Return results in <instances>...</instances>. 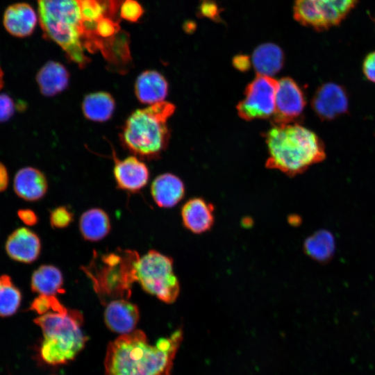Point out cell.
I'll use <instances>...</instances> for the list:
<instances>
[{"label": "cell", "instance_id": "cell-1", "mask_svg": "<svg viewBox=\"0 0 375 375\" xmlns=\"http://www.w3.org/2000/svg\"><path fill=\"white\" fill-rule=\"evenodd\" d=\"M43 35L57 44L80 68L90 62L85 51L103 53L100 22L117 18L124 0H35ZM121 18V17H120Z\"/></svg>", "mask_w": 375, "mask_h": 375}, {"label": "cell", "instance_id": "cell-2", "mask_svg": "<svg viewBox=\"0 0 375 375\" xmlns=\"http://www.w3.org/2000/svg\"><path fill=\"white\" fill-rule=\"evenodd\" d=\"M183 339L181 329L151 344L141 330L121 335L108 346L106 375H171L173 360Z\"/></svg>", "mask_w": 375, "mask_h": 375}, {"label": "cell", "instance_id": "cell-3", "mask_svg": "<svg viewBox=\"0 0 375 375\" xmlns=\"http://www.w3.org/2000/svg\"><path fill=\"white\" fill-rule=\"evenodd\" d=\"M269 156L265 165L294 176L326 158L323 141L297 123L274 125L265 134Z\"/></svg>", "mask_w": 375, "mask_h": 375}, {"label": "cell", "instance_id": "cell-4", "mask_svg": "<svg viewBox=\"0 0 375 375\" xmlns=\"http://www.w3.org/2000/svg\"><path fill=\"white\" fill-rule=\"evenodd\" d=\"M175 109L173 103L163 101L135 110L125 121L119 134L122 146L141 160L160 158L169 144L167 120Z\"/></svg>", "mask_w": 375, "mask_h": 375}, {"label": "cell", "instance_id": "cell-5", "mask_svg": "<svg viewBox=\"0 0 375 375\" xmlns=\"http://www.w3.org/2000/svg\"><path fill=\"white\" fill-rule=\"evenodd\" d=\"M136 251L118 248L115 251H94L92 257L81 270L90 278L101 303L106 306L113 300L128 299L136 281Z\"/></svg>", "mask_w": 375, "mask_h": 375}, {"label": "cell", "instance_id": "cell-6", "mask_svg": "<svg viewBox=\"0 0 375 375\" xmlns=\"http://www.w3.org/2000/svg\"><path fill=\"white\" fill-rule=\"evenodd\" d=\"M81 312L63 306L34 319L42 331L40 347L41 359L51 365H61L73 360L83 349L87 337L82 330Z\"/></svg>", "mask_w": 375, "mask_h": 375}, {"label": "cell", "instance_id": "cell-7", "mask_svg": "<svg viewBox=\"0 0 375 375\" xmlns=\"http://www.w3.org/2000/svg\"><path fill=\"white\" fill-rule=\"evenodd\" d=\"M136 281L144 291L166 303H172L180 292L179 281L173 269V259L151 249L140 258Z\"/></svg>", "mask_w": 375, "mask_h": 375}, {"label": "cell", "instance_id": "cell-8", "mask_svg": "<svg viewBox=\"0 0 375 375\" xmlns=\"http://www.w3.org/2000/svg\"><path fill=\"white\" fill-rule=\"evenodd\" d=\"M359 0H294L293 17L301 25L321 32L337 26Z\"/></svg>", "mask_w": 375, "mask_h": 375}, {"label": "cell", "instance_id": "cell-9", "mask_svg": "<svg viewBox=\"0 0 375 375\" xmlns=\"http://www.w3.org/2000/svg\"><path fill=\"white\" fill-rule=\"evenodd\" d=\"M277 88L278 81L273 77L258 74L247 86L244 98L237 105L239 116L247 121L272 117Z\"/></svg>", "mask_w": 375, "mask_h": 375}, {"label": "cell", "instance_id": "cell-10", "mask_svg": "<svg viewBox=\"0 0 375 375\" xmlns=\"http://www.w3.org/2000/svg\"><path fill=\"white\" fill-rule=\"evenodd\" d=\"M306 103L300 86L290 77L282 78L278 81L273 123L274 125L297 123L303 114Z\"/></svg>", "mask_w": 375, "mask_h": 375}, {"label": "cell", "instance_id": "cell-11", "mask_svg": "<svg viewBox=\"0 0 375 375\" xmlns=\"http://www.w3.org/2000/svg\"><path fill=\"white\" fill-rule=\"evenodd\" d=\"M311 106L320 119L331 121L348 112L349 97L343 86L327 82L317 89Z\"/></svg>", "mask_w": 375, "mask_h": 375}, {"label": "cell", "instance_id": "cell-12", "mask_svg": "<svg viewBox=\"0 0 375 375\" xmlns=\"http://www.w3.org/2000/svg\"><path fill=\"white\" fill-rule=\"evenodd\" d=\"M114 178L120 190L137 192L146 186L149 179V170L147 165L135 156L119 160L114 155Z\"/></svg>", "mask_w": 375, "mask_h": 375}, {"label": "cell", "instance_id": "cell-13", "mask_svg": "<svg viewBox=\"0 0 375 375\" xmlns=\"http://www.w3.org/2000/svg\"><path fill=\"white\" fill-rule=\"evenodd\" d=\"M139 318L138 306L128 299L113 300L106 305L104 311V321L108 328L121 335L134 331Z\"/></svg>", "mask_w": 375, "mask_h": 375}, {"label": "cell", "instance_id": "cell-14", "mask_svg": "<svg viewBox=\"0 0 375 375\" xmlns=\"http://www.w3.org/2000/svg\"><path fill=\"white\" fill-rule=\"evenodd\" d=\"M214 206L201 197L187 201L181 208L183 226L195 234L209 231L215 222Z\"/></svg>", "mask_w": 375, "mask_h": 375}, {"label": "cell", "instance_id": "cell-15", "mask_svg": "<svg viewBox=\"0 0 375 375\" xmlns=\"http://www.w3.org/2000/svg\"><path fill=\"white\" fill-rule=\"evenodd\" d=\"M38 20V16L31 5L17 3L6 8L3 23L10 35L17 38H26L33 33Z\"/></svg>", "mask_w": 375, "mask_h": 375}, {"label": "cell", "instance_id": "cell-16", "mask_svg": "<svg viewBox=\"0 0 375 375\" xmlns=\"http://www.w3.org/2000/svg\"><path fill=\"white\" fill-rule=\"evenodd\" d=\"M6 249L12 259L30 263L38 258L41 251V243L35 233L26 228H20L9 236Z\"/></svg>", "mask_w": 375, "mask_h": 375}, {"label": "cell", "instance_id": "cell-17", "mask_svg": "<svg viewBox=\"0 0 375 375\" xmlns=\"http://www.w3.org/2000/svg\"><path fill=\"white\" fill-rule=\"evenodd\" d=\"M151 194L160 208H169L178 204L185 195V186L180 178L165 173L155 178L151 185Z\"/></svg>", "mask_w": 375, "mask_h": 375}, {"label": "cell", "instance_id": "cell-18", "mask_svg": "<svg viewBox=\"0 0 375 375\" xmlns=\"http://www.w3.org/2000/svg\"><path fill=\"white\" fill-rule=\"evenodd\" d=\"M134 88L140 102L151 105L165 100L168 93V83L160 72L146 70L137 77Z\"/></svg>", "mask_w": 375, "mask_h": 375}, {"label": "cell", "instance_id": "cell-19", "mask_svg": "<svg viewBox=\"0 0 375 375\" xmlns=\"http://www.w3.org/2000/svg\"><path fill=\"white\" fill-rule=\"evenodd\" d=\"M69 72L65 65L50 60L38 71L36 81L41 93L51 97L66 90L69 85Z\"/></svg>", "mask_w": 375, "mask_h": 375}, {"label": "cell", "instance_id": "cell-20", "mask_svg": "<svg viewBox=\"0 0 375 375\" xmlns=\"http://www.w3.org/2000/svg\"><path fill=\"white\" fill-rule=\"evenodd\" d=\"M48 184L44 174L39 169L26 167L19 169L14 179V189L21 198L36 201L42 198L47 191Z\"/></svg>", "mask_w": 375, "mask_h": 375}, {"label": "cell", "instance_id": "cell-21", "mask_svg": "<svg viewBox=\"0 0 375 375\" xmlns=\"http://www.w3.org/2000/svg\"><path fill=\"white\" fill-rule=\"evenodd\" d=\"M284 62L283 51L276 44L262 43L253 51L251 63L258 75L272 76L278 73Z\"/></svg>", "mask_w": 375, "mask_h": 375}, {"label": "cell", "instance_id": "cell-22", "mask_svg": "<svg viewBox=\"0 0 375 375\" xmlns=\"http://www.w3.org/2000/svg\"><path fill=\"white\" fill-rule=\"evenodd\" d=\"M79 231L84 240L98 242L106 237L111 229L109 216L103 210L93 208L85 211L78 222Z\"/></svg>", "mask_w": 375, "mask_h": 375}, {"label": "cell", "instance_id": "cell-23", "mask_svg": "<svg viewBox=\"0 0 375 375\" xmlns=\"http://www.w3.org/2000/svg\"><path fill=\"white\" fill-rule=\"evenodd\" d=\"M336 250L333 234L326 229H320L309 235L303 242L305 253L314 260L325 264L333 258Z\"/></svg>", "mask_w": 375, "mask_h": 375}, {"label": "cell", "instance_id": "cell-24", "mask_svg": "<svg viewBox=\"0 0 375 375\" xmlns=\"http://www.w3.org/2000/svg\"><path fill=\"white\" fill-rule=\"evenodd\" d=\"M81 108L86 119L103 122L112 117L115 109V101L108 92H92L85 96Z\"/></svg>", "mask_w": 375, "mask_h": 375}, {"label": "cell", "instance_id": "cell-25", "mask_svg": "<svg viewBox=\"0 0 375 375\" xmlns=\"http://www.w3.org/2000/svg\"><path fill=\"white\" fill-rule=\"evenodd\" d=\"M64 279L61 271L51 265L38 267L31 277V289L40 295L55 296L64 293Z\"/></svg>", "mask_w": 375, "mask_h": 375}, {"label": "cell", "instance_id": "cell-26", "mask_svg": "<svg viewBox=\"0 0 375 375\" xmlns=\"http://www.w3.org/2000/svg\"><path fill=\"white\" fill-rule=\"evenodd\" d=\"M0 278V316L8 317L19 308L21 293L12 283L9 276L4 275Z\"/></svg>", "mask_w": 375, "mask_h": 375}, {"label": "cell", "instance_id": "cell-27", "mask_svg": "<svg viewBox=\"0 0 375 375\" xmlns=\"http://www.w3.org/2000/svg\"><path fill=\"white\" fill-rule=\"evenodd\" d=\"M56 296L40 295L31 304V310L42 315L51 310H57L62 307Z\"/></svg>", "mask_w": 375, "mask_h": 375}, {"label": "cell", "instance_id": "cell-28", "mask_svg": "<svg viewBox=\"0 0 375 375\" xmlns=\"http://www.w3.org/2000/svg\"><path fill=\"white\" fill-rule=\"evenodd\" d=\"M143 12L142 6L136 0H124L120 7L119 16L121 19L136 22L142 17Z\"/></svg>", "mask_w": 375, "mask_h": 375}, {"label": "cell", "instance_id": "cell-29", "mask_svg": "<svg viewBox=\"0 0 375 375\" xmlns=\"http://www.w3.org/2000/svg\"><path fill=\"white\" fill-rule=\"evenodd\" d=\"M74 215L66 206H59L54 208L50 215V223L56 228H65L73 221Z\"/></svg>", "mask_w": 375, "mask_h": 375}, {"label": "cell", "instance_id": "cell-30", "mask_svg": "<svg viewBox=\"0 0 375 375\" xmlns=\"http://www.w3.org/2000/svg\"><path fill=\"white\" fill-rule=\"evenodd\" d=\"M198 13L203 17L219 22L220 9L219 6L212 0H203L199 6Z\"/></svg>", "mask_w": 375, "mask_h": 375}, {"label": "cell", "instance_id": "cell-31", "mask_svg": "<svg viewBox=\"0 0 375 375\" xmlns=\"http://www.w3.org/2000/svg\"><path fill=\"white\" fill-rule=\"evenodd\" d=\"M15 110V103L6 94H0V122L9 120Z\"/></svg>", "mask_w": 375, "mask_h": 375}, {"label": "cell", "instance_id": "cell-32", "mask_svg": "<svg viewBox=\"0 0 375 375\" xmlns=\"http://www.w3.org/2000/svg\"><path fill=\"white\" fill-rule=\"evenodd\" d=\"M362 69L366 78L375 83V51L369 53L365 56Z\"/></svg>", "mask_w": 375, "mask_h": 375}, {"label": "cell", "instance_id": "cell-33", "mask_svg": "<svg viewBox=\"0 0 375 375\" xmlns=\"http://www.w3.org/2000/svg\"><path fill=\"white\" fill-rule=\"evenodd\" d=\"M233 64L237 69L243 72L250 68L251 62L249 56L240 54L233 58Z\"/></svg>", "mask_w": 375, "mask_h": 375}, {"label": "cell", "instance_id": "cell-34", "mask_svg": "<svg viewBox=\"0 0 375 375\" xmlns=\"http://www.w3.org/2000/svg\"><path fill=\"white\" fill-rule=\"evenodd\" d=\"M19 217L27 225H34L38 222L36 214L28 209L19 210Z\"/></svg>", "mask_w": 375, "mask_h": 375}, {"label": "cell", "instance_id": "cell-35", "mask_svg": "<svg viewBox=\"0 0 375 375\" xmlns=\"http://www.w3.org/2000/svg\"><path fill=\"white\" fill-rule=\"evenodd\" d=\"M8 183V174L5 166L0 162V192L4 190Z\"/></svg>", "mask_w": 375, "mask_h": 375}, {"label": "cell", "instance_id": "cell-36", "mask_svg": "<svg viewBox=\"0 0 375 375\" xmlns=\"http://www.w3.org/2000/svg\"><path fill=\"white\" fill-rule=\"evenodd\" d=\"M3 85V74L0 67V90L2 88Z\"/></svg>", "mask_w": 375, "mask_h": 375}, {"label": "cell", "instance_id": "cell-37", "mask_svg": "<svg viewBox=\"0 0 375 375\" xmlns=\"http://www.w3.org/2000/svg\"><path fill=\"white\" fill-rule=\"evenodd\" d=\"M0 281H1V278H0Z\"/></svg>", "mask_w": 375, "mask_h": 375}]
</instances>
